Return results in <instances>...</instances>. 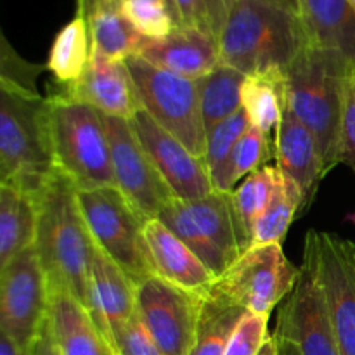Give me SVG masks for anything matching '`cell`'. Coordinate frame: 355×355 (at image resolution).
<instances>
[{
  "instance_id": "8d00e7d4",
  "label": "cell",
  "mask_w": 355,
  "mask_h": 355,
  "mask_svg": "<svg viewBox=\"0 0 355 355\" xmlns=\"http://www.w3.org/2000/svg\"><path fill=\"white\" fill-rule=\"evenodd\" d=\"M107 349L111 355H165L151 338L139 315L113 336Z\"/></svg>"
},
{
  "instance_id": "7c38bea8",
  "label": "cell",
  "mask_w": 355,
  "mask_h": 355,
  "mask_svg": "<svg viewBox=\"0 0 355 355\" xmlns=\"http://www.w3.org/2000/svg\"><path fill=\"white\" fill-rule=\"evenodd\" d=\"M49 284L33 246L0 274V329L28 352L47 319Z\"/></svg>"
},
{
  "instance_id": "6da1fadb",
  "label": "cell",
  "mask_w": 355,
  "mask_h": 355,
  "mask_svg": "<svg viewBox=\"0 0 355 355\" xmlns=\"http://www.w3.org/2000/svg\"><path fill=\"white\" fill-rule=\"evenodd\" d=\"M33 196L37 207L33 248L47 284L69 291L85 305L96 245L80 208L78 189L54 170Z\"/></svg>"
},
{
  "instance_id": "c3c4849f",
  "label": "cell",
  "mask_w": 355,
  "mask_h": 355,
  "mask_svg": "<svg viewBox=\"0 0 355 355\" xmlns=\"http://www.w3.org/2000/svg\"><path fill=\"white\" fill-rule=\"evenodd\" d=\"M110 355H111V352H110Z\"/></svg>"
},
{
  "instance_id": "60d3db41",
  "label": "cell",
  "mask_w": 355,
  "mask_h": 355,
  "mask_svg": "<svg viewBox=\"0 0 355 355\" xmlns=\"http://www.w3.org/2000/svg\"><path fill=\"white\" fill-rule=\"evenodd\" d=\"M0 355H28L3 329H0Z\"/></svg>"
},
{
  "instance_id": "7bdbcfd3",
  "label": "cell",
  "mask_w": 355,
  "mask_h": 355,
  "mask_svg": "<svg viewBox=\"0 0 355 355\" xmlns=\"http://www.w3.org/2000/svg\"><path fill=\"white\" fill-rule=\"evenodd\" d=\"M262 2L272 3V6L283 7V9L291 10V12L300 14V2L298 0H262Z\"/></svg>"
},
{
  "instance_id": "52a82bcc",
  "label": "cell",
  "mask_w": 355,
  "mask_h": 355,
  "mask_svg": "<svg viewBox=\"0 0 355 355\" xmlns=\"http://www.w3.org/2000/svg\"><path fill=\"white\" fill-rule=\"evenodd\" d=\"M125 62L142 110L194 156L205 159L207 128L196 80L153 66L139 55H130Z\"/></svg>"
},
{
  "instance_id": "83f0119b",
  "label": "cell",
  "mask_w": 355,
  "mask_h": 355,
  "mask_svg": "<svg viewBox=\"0 0 355 355\" xmlns=\"http://www.w3.org/2000/svg\"><path fill=\"white\" fill-rule=\"evenodd\" d=\"M245 78L241 71L220 62L214 71L196 80L207 134L241 110V87Z\"/></svg>"
},
{
  "instance_id": "7402d4cb",
  "label": "cell",
  "mask_w": 355,
  "mask_h": 355,
  "mask_svg": "<svg viewBox=\"0 0 355 355\" xmlns=\"http://www.w3.org/2000/svg\"><path fill=\"white\" fill-rule=\"evenodd\" d=\"M90 37V54L111 61L137 55L146 38L135 31L121 10V0H78Z\"/></svg>"
},
{
  "instance_id": "44dd1931",
  "label": "cell",
  "mask_w": 355,
  "mask_h": 355,
  "mask_svg": "<svg viewBox=\"0 0 355 355\" xmlns=\"http://www.w3.org/2000/svg\"><path fill=\"white\" fill-rule=\"evenodd\" d=\"M47 319L61 355H110L87 307L69 291L49 286Z\"/></svg>"
},
{
  "instance_id": "9c48e42d",
  "label": "cell",
  "mask_w": 355,
  "mask_h": 355,
  "mask_svg": "<svg viewBox=\"0 0 355 355\" xmlns=\"http://www.w3.org/2000/svg\"><path fill=\"white\" fill-rule=\"evenodd\" d=\"M298 276L300 269L286 259L281 245H252L208 291L246 312L270 315L291 293Z\"/></svg>"
},
{
  "instance_id": "4fadbf2b",
  "label": "cell",
  "mask_w": 355,
  "mask_h": 355,
  "mask_svg": "<svg viewBox=\"0 0 355 355\" xmlns=\"http://www.w3.org/2000/svg\"><path fill=\"white\" fill-rule=\"evenodd\" d=\"M101 116L110 142L114 186L146 220L158 218L175 196L156 172L128 120Z\"/></svg>"
},
{
  "instance_id": "4dcf8cb0",
  "label": "cell",
  "mask_w": 355,
  "mask_h": 355,
  "mask_svg": "<svg viewBox=\"0 0 355 355\" xmlns=\"http://www.w3.org/2000/svg\"><path fill=\"white\" fill-rule=\"evenodd\" d=\"M300 211H304L300 189L290 177L281 173L272 200L257 222L252 245H283L295 215Z\"/></svg>"
},
{
  "instance_id": "4316f807",
  "label": "cell",
  "mask_w": 355,
  "mask_h": 355,
  "mask_svg": "<svg viewBox=\"0 0 355 355\" xmlns=\"http://www.w3.org/2000/svg\"><path fill=\"white\" fill-rule=\"evenodd\" d=\"M90 61V37L85 16L76 9L75 17L55 35L45 68L61 87L75 83Z\"/></svg>"
},
{
  "instance_id": "2e32d148",
  "label": "cell",
  "mask_w": 355,
  "mask_h": 355,
  "mask_svg": "<svg viewBox=\"0 0 355 355\" xmlns=\"http://www.w3.org/2000/svg\"><path fill=\"white\" fill-rule=\"evenodd\" d=\"M59 94L94 107L101 114L132 120L141 110L137 90L125 61H111L90 54L89 66L75 83L61 87Z\"/></svg>"
},
{
  "instance_id": "d6a6232c",
  "label": "cell",
  "mask_w": 355,
  "mask_h": 355,
  "mask_svg": "<svg viewBox=\"0 0 355 355\" xmlns=\"http://www.w3.org/2000/svg\"><path fill=\"white\" fill-rule=\"evenodd\" d=\"M250 127H252V123L248 120V114L241 107L238 113L229 116L227 120L220 121L217 127H214L208 132L205 163H207V168L210 172L211 179L224 168L229 156L232 155L234 148L238 146V142L241 141V137Z\"/></svg>"
},
{
  "instance_id": "603a6c76",
  "label": "cell",
  "mask_w": 355,
  "mask_h": 355,
  "mask_svg": "<svg viewBox=\"0 0 355 355\" xmlns=\"http://www.w3.org/2000/svg\"><path fill=\"white\" fill-rule=\"evenodd\" d=\"M307 44L338 52L355 68V9L349 0H298Z\"/></svg>"
},
{
  "instance_id": "d590c367",
  "label": "cell",
  "mask_w": 355,
  "mask_h": 355,
  "mask_svg": "<svg viewBox=\"0 0 355 355\" xmlns=\"http://www.w3.org/2000/svg\"><path fill=\"white\" fill-rule=\"evenodd\" d=\"M336 159H338V165L340 163L347 165L355 175V69L347 75L345 85H343Z\"/></svg>"
},
{
  "instance_id": "3957f363",
  "label": "cell",
  "mask_w": 355,
  "mask_h": 355,
  "mask_svg": "<svg viewBox=\"0 0 355 355\" xmlns=\"http://www.w3.org/2000/svg\"><path fill=\"white\" fill-rule=\"evenodd\" d=\"M352 69L338 52L307 44L284 71L286 107L315 137L326 175L338 165L343 85Z\"/></svg>"
},
{
  "instance_id": "ab89813d",
  "label": "cell",
  "mask_w": 355,
  "mask_h": 355,
  "mask_svg": "<svg viewBox=\"0 0 355 355\" xmlns=\"http://www.w3.org/2000/svg\"><path fill=\"white\" fill-rule=\"evenodd\" d=\"M234 2L236 0H207L208 12H210V19H211V28H214V35L217 40L222 28H224L229 9H231Z\"/></svg>"
},
{
  "instance_id": "f6af8a7d",
  "label": "cell",
  "mask_w": 355,
  "mask_h": 355,
  "mask_svg": "<svg viewBox=\"0 0 355 355\" xmlns=\"http://www.w3.org/2000/svg\"><path fill=\"white\" fill-rule=\"evenodd\" d=\"M156 2H162V3H165V6H168L170 9H173L177 12V9H175V3H173V0H156ZM179 14V12H177Z\"/></svg>"
},
{
  "instance_id": "f1b7e54d",
  "label": "cell",
  "mask_w": 355,
  "mask_h": 355,
  "mask_svg": "<svg viewBox=\"0 0 355 355\" xmlns=\"http://www.w3.org/2000/svg\"><path fill=\"white\" fill-rule=\"evenodd\" d=\"M246 311L207 291L189 355H224L229 338Z\"/></svg>"
},
{
  "instance_id": "cb8c5ba5",
  "label": "cell",
  "mask_w": 355,
  "mask_h": 355,
  "mask_svg": "<svg viewBox=\"0 0 355 355\" xmlns=\"http://www.w3.org/2000/svg\"><path fill=\"white\" fill-rule=\"evenodd\" d=\"M35 196L17 184L0 180V274L19 253L33 246Z\"/></svg>"
},
{
  "instance_id": "f35d334b",
  "label": "cell",
  "mask_w": 355,
  "mask_h": 355,
  "mask_svg": "<svg viewBox=\"0 0 355 355\" xmlns=\"http://www.w3.org/2000/svg\"><path fill=\"white\" fill-rule=\"evenodd\" d=\"M28 355H61L54 342V336H52L49 319H45L44 324H42L37 338L33 340L30 350H28Z\"/></svg>"
},
{
  "instance_id": "30bf717a",
  "label": "cell",
  "mask_w": 355,
  "mask_h": 355,
  "mask_svg": "<svg viewBox=\"0 0 355 355\" xmlns=\"http://www.w3.org/2000/svg\"><path fill=\"white\" fill-rule=\"evenodd\" d=\"M304 255L314 266L340 355H355V245L329 232L309 231Z\"/></svg>"
},
{
  "instance_id": "b9f144b4",
  "label": "cell",
  "mask_w": 355,
  "mask_h": 355,
  "mask_svg": "<svg viewBox=\"0 0 355 355\" xmlns=\"http://www.w3.org/2000/svg\"><path fill=\"white\" fill-rule=\"evenodd\" d=\"M274 338H276V343H277V355H300L297 345H295L293 342H290V340L277 335H274Z\"/></svg>"
},
{
  "instance_id": "74e56055",
  "label": "cell",
  "mask_w": 355,
  "mask_h": 355,
  "mask_svg": "<svg viewBox=\"0 0 355 355\" xmlns=\"http://www.w3.org/2000/svg\"><path fill=\"white\" fill-rule=\"evenodd\" d=\"M173 3L179 12L180 26L196 28L205 33L214 35L207 0H173Z\"/></svg>"
},
{
  "instance_id": "7dc6e473",
  "label": "cell",
  "mask_w": 355,
  "mask_h": 355,
  "mask_svg": "<svg viewBox=\"0 0 355 355\" xmlns=\"http://www.w3.org/2000/svg\"><path fill=\"white\" fill-rule=\"evenodd\" d=\"M349 3H350V6H352L354 9H355V0H349Z\"/></svg>"
},
{
  "instance_id": "277c9868",
  "label": "cell",
  "mask_w": 355,
  "mask_h": 355,
  "mask_svg": "<svg viewBox=\"0 0 355 355\" xmlns=\"http://www.w3.org/2000/svg\"><path fill=\"white\" fill-rule=\"evenodd\" d=\"M54 168L78 191L114 186L110 142L99 111L54 92L47 97Z\"/></svg>"
},
{
  "instance_id": "836d02e7",
  "label": "cell",
  "mask_w": 355,
  "mask_h": 355,
  "mask_svg": "<svg viewBox=\"0 0 355 355\" xmlns=\"http://www.w3.org/2000/svg\"><path fill=\"white\" fill-rule=\"evenodd\" d=\"M44 68L21 58L0 30V87L38 94L37 80Z\"/></svg>"
},
{
  "instance_id": "9a60e30c",
  "label": "cell",
  "mask_w": 355,
  "mask_h": 355,
  "mask_svg": "<svg viewBox=\"0 0 355 355\" xmlns=\"http://www.w3.org/2000/svg\"><path fill=\"white\" fill-rule=\"evenodd\" d=\"M128 123L173 196L186 201L200 200L214 191L205 159L194 156L179 139L159 127L142 107Z\"/></svg>"
},
{
  "instance_id": "ba28073f",
  "label": "cell",
  "mask_w": 355,
  "mask_h": 355,
  "mask_svg": "<svg viewBox=\"0 0 355 355\" xmlns=\"http://www.w3.org/2000/svg\"><path fill=\"white\" fill-rule=\"evenodd\" d=\"M78 203L94 245L134 284L155 274L144 239L146 218L116 187L78 191Z\"/></svg>"
},
{
  "instance_id": "5bb4252c",
  "label": "cell",
  "mask_w": 355,
  "mask_h": 355,
  "mask_svg": "<svg viewBox=\"0 0 355 355\" xmlns=\"http://www.w3.org/2000/svg\"><path fill=\"white\" fill-rule=\"evenodd\" d=\"M274 335L293 342L300 355H340L324 295L307 255L297 284L284 298Z\"/></svg>"
},
{
  "instance_id": "5b68a950",
  "label": "cell",
  "mask_w": 355,
  "mask_h": 355,
  "mask_svg": "<svg viewBox=\"0 0 355 355\" xmlns=\"http://www.w3.org/2000/svg\"><path fill=\"white\" fill-rule=\"evenodd\" d=\"M54 170L47 97L0 87V180L35 194Z\"/></svg>"
},
{
  "instance_id": "f546056e",
  "label": "cell",
  "mask_w": 355,
  "mask_h": 355,
  "mask_svg": "<svg viewBox=\"0 0 355 355\" xmlns=\"http://www.w3.org/2000/svg\"><path fill=\"white\" fill-rule=\"evenodd\" d=\"M274 158V142L270 135L255 127H250L229 156L224 168L211 179L214 191L231 193L236 184L250 173L266 166Z\"/></svg>"
},
{
  "instance_id": "d6986e66",
  "label": "cell",
  "mask_w": 355,
  "mask_h": 355,
  "mask_svg": "<svg viewBox=\"0 0 355 355\" xmlns=\"http://www.w3.org/2000/svg\"><path fill=\"white\" fill-rule=\"evenodd\" d=\"M274 158L281 173L290 177L300 189L305 211L314 201L326 172L315 137L288 107L276 130Z\"/></svg>"
},
{
  "instance_id": "e575fe53",
  "label": "cell",
  "mask_w": 355,
  "mask_h": 355,
  "mask_svg": "<svg viewBox=\"0 0 355 355\" xmlns=\"http://www.w3.org/2000/svg\"><path fill=\"white\" fill-rule=\"evenodd\" d=\"M267 324L269 315L245 312L229 338L224 355H259L266 340L269 338Z\"/></svg>"
},
{
  "instance_id": "ffe728a7",
  "label": "cell",
  "mask_w": 355,
  "mask_h": 355,
  "mask_svg": "<svg viewBox=\"0 0 355 355\" xmlns=\"http://www.w3.org/2000/svg\"><path fill=\"white\" fill-rule=\"evenodd\" d=\"M144 239L153 269L159 277L194 293H207L214 284L215 276L208 267L162 220H146Z\"/></svg>"
},
{
  "instance_id": "7a4b0ae2",
  "label": "cell",
  "mask_w": 355,
  "mask_h": 355,
  "mask_svg": "<svg viewBox=\"0 0 355 355\" xmlns=\"http://www.w3.org/2000/svg\"><path fill=\"white\" fill-rule=\"evenodd\" d=\"M220 62L245 76L286 71L307 45L300 14L262 0H236L218 35Z\"/></svg>"
},
{
  "instance_id": "484cf974",
  "label": "cell",
  "mask_w": 355,
  "mask_h": 355,
  "mask_svg": "<svg viewBox=\"0 0 355 355\" xmlns=\"http://www.w3.org/2000/svg\"><path fill=\"white\" fill-rule=\"evenodd\" d=\"M279 179V168L276 165H266L257 172L250 173L236 189L231 191V203L239 238H241L243 252L252 246L257 222L269 207Z\"/></svg>"
},
{
  "instance_id": "d4e9b609",
  "label": "cell",
  "mask_w": 355,
  "mask_h": 355,
  "mask_svg": "<svg viewBox=\"0 0 355 355\" xmlns=\"http://www.w3.org/2000/svg\"><path fill=\"white\" fill-rule=\"evenodd\" d=\"M241 107L252 127L270 135L286 110V76L281 69L246 76L241 87Z\"/></svg>"
},
{
  "instance_id": "e0dca14e",
  "label": "cell",
  "mask_w": 355,
  "mask_h": 355,
  "mask_svg": "<svg viewBox=\"0 0 355 355\" xmlns=\"http://www.w3.org/2000/svg\"><path fill=\"white\" fill-rule=\"evenodd\" d=\"M85 307L106 345L137 315L134 281L97 246L90 267Z\"/></svg>"
},
{
  "instance_id": "8fae6325",
  "label": "cell",
  "mask_w": 355,
  "mask_h": 355,
  "mask_svg": "<svg viewBox=\"0 0 355 355\" xmlns=\"http://www.w3.org/2000/svg\"><path fill=\"white\" fill-rule=\"evenodd\" d=\"M205 293L184 290L158 274L135 284L137 315L165 355H189Z\"/></svg>"
},
{
  "instance_id": "1f68e13d",
  "label": "cell",
  "mask_w": 355,
  "mask_h": 355,
  "mask_svg": "<svg viewBox=\"0 0 355 355\" xmlns=\"http://www.w3.org/2000/svg\"><path fill=\"white\" fill-rule=\"evenodd\" d=\"M121 10L141 37L158 40L180 26L179 14L156 0H121Z\"/></svg>"
},
{
  "instance_id": "ac0fdd59",
  "label": "cell",
  "mask_w": 355,
  "mask_h": 355,
  "mask_svg": "<svg viewBox=\"0 0 355 355\" xmlns=\"http://www.w3.org/2000/svg\"><path fill=\"white\" fill-rule=\"evenodd\" d=\"M139 58L189 80H200L220 64L218 42L196 28L179 26L158 40L146 38Z\"/></svg>"
},
{
  "instance_id": "8992f818",
  "label": "cell",
  "mask_w": 355,
  "mask_h": 355,
  "mask_svg": "<svg viewBox=\"0 0 355 355\" xmlns=\"http://www.w3.org/2000/svg\"><path fill=\"white\" fill-rule=\"evenodd\" d=\"M187 248L220 277L243 253L231 193L211 191L200 200L173 198L158 215Z\"/></svg>"
},
{
  "instance_id": "bcb514c9",
  "label": "cell",
  "mask_w": 355,
  "mask_h": 355,
  "mask_svg": "<svg viewBox=\"0 0 355 355\" xmlns=\"http://www.w3.org/2000/svg\"><path fill=\"white\" fill-rule=\"evenodd\" d=\"M347 218H349V220H350V222H352V224L355 225V211H354V214H350V215H349V217H347Z\"/></svg>"
},
{
  "instance_id": "ee69618b",
  "label": "cell",
  "mask_w": 355,
  "mask_h": 355,
  "mask_svg": "<svg viewBox=\"0 0 355 355\" xmlns=\"http://www.w3.org/2000/svg\"><path fill=\"white\" fill-rule=\"evenodd\" d=\"M259 355H277V343H276V338H274V335H269V338L266 340L263 347L260 349Z\"/></svg>"
}]
</instances>
